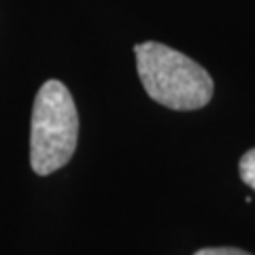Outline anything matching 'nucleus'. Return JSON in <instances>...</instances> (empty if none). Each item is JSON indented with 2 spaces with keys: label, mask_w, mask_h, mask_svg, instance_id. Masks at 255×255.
Instances as JSON below:
<instances>
[{
  "label": "nucleus",
  "mask_w": 255,
  "mask_h": 255,
  "mask_svg": "<svg viewBox=\"0 0 255 255\" xmlns=\"http://www.w3.org/2000/svg\"><path fill=\"white\" fill-rule=\"evenodd\" d=\"M194 255H251L243 249H236V247H209V249H200Z\"/></svg>",
  "instance_id": "4"
},
{
  "label": "nucleus",
  "mask_w": 255,
  "mask_h": 255,
  "mask_svg": "<svg viewBox=\"0 0 255 255\" xmlns=\"http://www.w3.org/2000/svg\"><path fill=\"white\" fill-rule=\"evenodd\" d=\"M140 83L151 100L172 111H198L213 98L215 83L198 62L172 47L145 41L134 47Z\"/></svg>",
  "instance_id": "1"
},
{
  "label": "nucleus",
  "mask_w": 255,
  "mask_h": 255,
  "mask_svg": "<svg viewBox=\"0 0 255 255\" xmlns=\"http://www.w3.org/2000/svg\"><path fill=\"white\" fill-rule=\"evenodd\" d=\"M238 170H241V179L255 191V149H249V151H247V153L241 157Z\"/></svg>",
  "instance_id": "3"
},
{
  "label": "nucleus",
  "mask_w": 255,
  "mask_h": 255,
  "mask_svg": "<svg viewBox=\"0 0 255 255\" xmlns=\"http://www.w3.org/2000/svg\"><path fill=\"white\" fill-rule=\"evenodd\" d=\"M79 140V113L68 87L58 79L41 85L30 124V166L47 177L73 157Z\"/></svg>",
  "instance_id": "2"
}]
</instances>
